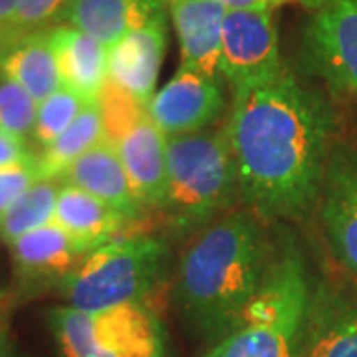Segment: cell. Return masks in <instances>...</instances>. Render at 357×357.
<instances>
[{
  "label": "cell",
  "mask_w": 357,
  "mask_h": 357,
  "mask_svg": "<svg viewBox=\"0 0 357 357\" xmlns=\"http://www.w3.org/2000/svg\"><path fill=\"white\" fill-rule=\"evenodd\" d=\"M302 357H357V292L328 282L312 290Z\"/></svg>",
  "instance_id": "cell-11"
},
{
  "label": "cell",
  "mask_w": 357,
  "mask_h": 357,
  "mask_svg": "<svg viewBox=\"0 0 357 357\" xmlns=\"http://www.w3.org/2000/svg\"><path fill=\"white\" fill-rule=\"evenodd\" d=\"M225 131L241 199L258 217H296L318 199L332 115L288 68L264 84L236 89Z\"/></svg>",
  "instance_id": "cell-1"
},
{
  "label": "cell",
  "mask_w": 357,
  "mask_h": 357,
  "mask_svg": "<svg viewBox=\"0 0 357 357\" xmlns=\"http://www.w3.org/2000/svg\"><path fill=\"white\" fill-rule=\"evenodd\" d=\"M10 250L14 268L26 284H60L84 258L72 236L56 222L20 236Z\"/></svg>",
  "instance_id": "cell-19"
},
{
  "label": "cell",
  "mask_w": 357,
  "mask_h": 357,
  "mask_svg": "<svg viewBox=\"0 0 357 357\" xmlns=\"http://www.w3.org/2000/svg\"><path fill=\"white\" fill-rule=\"evenodd\" d=\"M284 68L272 10H229L220 40V76L232 91L264 84Z\"/></svg>",
  "instance_id": "cell-8"
},
{
  "label": "cell",
  "mask_w": 357,
  "mask_h": 357,
  "mask_svg": "<svg viewBox=\"0 0 357 357\" xmlns=\"http://www.w3.org/2000/svg\"><path fill=\"white\" fill-rule=\"evenodd\" d=\"M60 189V178H40L28 191L22 192L13 206L0 217L2 241L13 244L28 232L54 222Z\"/></svg>",
  "instance_id": "cell-22"
},
{
  "label": "cell",
  "mask_w": 357,
  "mask_h": 357,
  "mask_svg": "<svg viewBox=\"0 0 357 357\" xmlns=\"http://www.w3.org/2000/svg\"><path fill=\"white\" fill-rule=\"evenodd\" d=\"M38 103L20 84L0 74V129L26 139L32 135Z\"/></svg>",
  "instance_id": "cell-24"
},
{
  "label": "cell",
  "mask_w": 357,
  "mask_h": 357,
  "mask_svg": "<svg viewBox=\"0 0 357 357\" xmlns=\"http://www.w3.org/2000/svg\"><path fill=\"white\" fill-rule=\"evenodd\" d=\"M50 328L62 357H165L163 326L147 304L103 312L56 307Z\"/></svg>",
  "instance_id": "cell-6"
},
{
  "label": "cell",
  "mask_w": 357,
  "mask_h": 357,
  "mask_svg": "<svg viewBox=\"0 0 357 357\" xmlns=\"http://www.w3.org/2000/svg\"><path fill=\"white\" fill-rule=\"evenodd\" d=\"M167 246L149 234L117 236L86 255L60 282L68 306L103 312L123 304H147L165 264Z\"/></svg>",
  "instance_id": "cell-5"
},
{
  "label": "cell",
  "mask_w": 357,
  "mask_h": 357,
  "mask_svg": "<svg viewBox=\"0 0 357 357\" xmlns=\"http://www.w3.org/2000/svg\"><path fill=\"white\" fill-rule=\"evenodd\" d=\"M18 4H20V0H0V24H6L13 20Z\"/></svg>",
  "instance_id": "cell-31"
},
{
  "label": "cell",
  "mask_w": 357,
  "mask_h": 357,
  "mask_svg": "<svg viewBox=\"0 0 357 357\" xmlns=\"http://www.w3.org/2000/svg\"><path fill=\"white\" fill-rule=\"evenodd\" d=\"M62 86L74 89L86 103L100 102L107 82V46L74 26L48 28Z\"/></svg>",
  "instance_id": "cell-16"
},
{
  "label": "cell",
  "mask_w": 357,
  "mask_h": 357,
  "mask_svg": "<svg viewBox=\"0 0 357 357\" xmlns=\"http://www.w3.org/2000/svg\"><path fill=\"white\" fill-rule=\"evenodd\" d=\"M163 10H167L165 0H70L60 22L112 48Z\"/></svg>",
  "instance_id": "cell-17"
},
{
  "label": "cell",
  "mask_w": 357,
  "mask_h": 357,
  "mask_svg": "<svg viewBox=\"0 0 357 357\" xmlns=\"http://www.w3.org/2000/svg\"><path fill=\"white\" fill-rule=\"evenodd\" d=\"M284 2H298V4H302V6H306L307 10H316L318 6L324 4V0H274L276 6H280Z\"/></svg>",
  "instance_id": "cell-32"
},
{
  "label": "cell",
  "mask_w": 357,
  "mask_h": 357,
  "mask_svg": "<svg viewBox=\"0 0 357 357\" xmlns=\"http://www.w3.org/2000/svg\"><path fill=\"white\" fill-rule=\"evenodd\" d=\"M68 2L70 0H20L10 24L24 36L48 30V26L60 22Z\"/></svg>",
  "instance_id": "cell-25"
},
{
  "label": "cell",
  "mask_w": 357,
  "mask_h": 357,
  "mask_svg": "<svg viewBox=\"0 0 357 357\" xmlns=\"http://www.w3.org/2000/svg\"><path fill=\"white\" fill-rule=\"evenodd\" d=\"M102 141H105L102 105L100 102L86 103L74 123L36 155L40 178H60L76 159Z\"/></svg>",
  "instance_id": "cell-21"
},
{
  "label": "cell",
  "mask_w": 357,
  "mask_h": 357,
  "mask_svg": "<svg viewBox=\"0 0 357 357\" xmlns=\"http://www.w3.org/2000/svg\"><path fill=\"white\" fill-rule=\"evenodd\" d=\"M60 181L98 197L129 220L139 217L143 211L131 189L126 167L109 141H102L76 159L66 169Z\"/></svg>",
  "instance_id": "cell-15"
},
{
  "label": "cell",
  "mask_w": 357,
  "mask_h": 357,
  "mask_svg": "<svg viewBox=\"0 0 357 357\" xmlns=\"http://www.w3.org/2000/svg\"><path fill=\"white\" fill-rule=\"evenodd\" d=\"M310 298L302 252L284 238L260 290L204 357H302Z\"/></svg>",
  "instance_id": "cell-3"
},
{
  "label": "cell",
  "mask_w": 357,
  "mask_h": 357,
  "mask_svg": "<svg viewBox=\"0 0 357 357\" xmlns=\"http://www.w3.org/2000/svg\"><path fill=\"white\" fill-rule=\"evenodd\" d=\"M0 357L13 356V340H10V306L0 296Z\"/></svg>",
  "instance_id": "cell-28"
},
{
  "label": "cell",
  "mask_w": 357,
  "mask_h": 357,
  "mask_svg": "<svg viewBox=\"0 0 357 357\" xmlns=\"http://www.w3.org/2000/svg\"><path fill=\"white\" fill-rule=\"evenodd\" d=\"M112 145L141 206H161L167 181V137L149 114L145 112Z\"/></svg>",
  "instance_id": "cell-14"
},
{
  "label": "cell",
  "mask_w": 357,
  "mask_h": 357,
  "mask_svg": "<svg viewBox=\"0 0 357 357\" xmlns=\"http://www.w3.org/2000/svg\"><path fill=\"white\" fill-rule=\"evenodd\" d=\"M302 52L333 89L357 98V0H324L312 10Z\"/></svg>",
  "instance_id": "cell-7"
},
{
  "label": "cell",
  "mask_w": 357,
  "mask_h": 357,
  "mask_svg": "<svg viewBox=\"0 0 357 357\" xmlns=\"http://www.w3.org/2000/svg\"><path fill=\"white\" fill-rule=\"evenodd\" d=\"M167 50V10L126 34L107 50V79L143 105L157 91Z\"/></svg>",
  "instance_id": "cell-10"
},
{
  "label": "cell",
  "mask_w": 357,
  "mask_h": 357,
  "mask_svg": "<svg viewBox=\"0 0 357 357\" xmlns=\"http://www.w3.org/2000/svg\"><path fill=\"white\" fill-rule=\"evenodd\" d=\"M222 82L191 68H178L177 74L155 91L147 103V114L165 137L203 131L222 115Z\"/></svg>",
  "instance_id": "cell-9"
},
{
  "label": "cell",
  "mask_w": 357,
  "mask_h": 357,
  "mask_svg": "<svg viewBox=\"0 0 357 357\" xmlns=\"http://www.w3.org/2000/svg\"><path fill=\"white\" fill-rule=\"evenodd\" d=\"M32 155L26 147V139L14 135L6 129H0V169L2 167L16 165L30 159Z\"/></svg>",
  "instance_id": "cell-27"
},
{
  "label": "cell",
  "mask_w": 357,
  "mask_h": 357,
  "mask_svg": "<svg viewBox=\"0 0 357 357\" xmlns=\"http://www.w3.org/2000/svg\"><path fill=\"white\" fill-rule=\"evenodd\" d=\"M22 38H24V34H20L10 22L0 24V68H2V62L6 60V56L10 54V50Z\"/></svg>",
  "instance_id": "cell-29"
},
{
  "label": "cell",
  "mask_w": 357,
  "mask_h": 357,
  "mask_svg": "<svg viewBox=\"0 0 357 357\" xmlns=\"http://www.w3.org/2000/svg\"><path fill=\"white\" fill-rule=\"evenodd\" d=\"M321 218L337 258L357 276V155H330L321 185Z\"/></svg>",
  "instance_id": "cell-12"
},
{
  "label": "cell",
  "mask_w": 357,
  "mask_h": 357,
  "mask_svg": "<svg viewBox=\"0 0 357 357\" xmlns=\"http://www.w3.org/2000/svg\"><path fill=\"white\" fill-rule=\"evenodd\" d=\"M54 222L72 236L82 255L86 256L103 244L115 241L131 220L98 197L74 185L62 183Z\"/></svg>",
  "instance_id": "cell-18"
},
{
  "label": "cell",
  "mask_w": 357,
  "mask_h": 357,
  "mask_svg": "<svg viewBox=\"0 0 357 357\" xmlns=\"http://www.w3.org/2000/svg\"><path fill=\"white\" fill-rule=\"evenodd\" d=\"M262 217L243 208L192 238L178 260L175 298L183 316L208 340H220L260 290L276 255Z\"/></svg>",
  "instance_id": "cell-2"
},
{
  "label": "cell",
  "mask_w": 357,
  "mask_h": 357,
  "mask_svg": "<svg viewBox=\"0 0 357 357\" xmlns=\"http://www.w3.org/2000/svg\"><path fill=\"white\" fill-rule=\"evenodd\" d=\"M227 10H272L276 8L274 0H215Z\"/></svg>",
  "instance_id": "cell-30"
},
{
  "label": "cell",
  "mask_w": 357,
  "mask_h": 357,
  "mask_svg": "<svg viewBox=\"0 0 357 357\" xmlns=\"http://www.w3.org/2000/svg\"><path fill=\"white\" fill-rule=\"evenodd\" d=\"M36 181H40L36 155L22 163L0 169V217L13 206V203L28 191Z\"/></svg>",
  "instance_id": "cell-26"
},
{
  "label": "cell",
  "mask_w": 357,
  "mask_h": 357,
  "mask_svg": "<svg viewBox=\"0 0 357 357\" xmlns=\"http://www.w3.org/2000/svg\"><path fill=\"white\" fill-rule=\"evenodd\" d=\"M238 197V171L225 129L167 137L165 197L159 208L173 229L203 227Z\"/></svg>",
  "instance_id": "cell-4"
},
{
  "label": "cell",
  "mask_w": 357,
  "mask_h": 357,
  "mask_svg": "<svg viewBox=\"0 0 357 357\" xmlns=\"http://www.w3.org/2000/svg\"><path fill=\"white\" fill-rule=\"evenodd\" d=\"M86 102L77 96L74 89L62 86L48 96L44 102L38 103L36 123L32 131V139L40 145V149L48 147L58 139L66 129L74 123Z\"/></svg>",
  "instance_id": "cell-23"
},
{
  "label": "cell",
  "mask_w": 357,
  "mask_h": 357,
  "mask_svg": "<svg viewBox=\"0 0 357 357\" xmlns=\"http://www.w3.org/2000/svg\"><path fill=\"white\" fill-rule=\"evenodd\" d=\"M177 30L181 68L220 77V40L227 8L215 0H165Z\"/></svg>",
  "instance_id": "cell-13"
},
{
  "label": "cell",
  "mask_w": 357,
  "mask_h": 357,
  "mask_svg": "<svg viewBox=\"0 0 357 357\" xmlns=\"http://www.w3.org/2000/svg\"><path fill=\"white\" fill-rule=\"evenodd\" d=\"M0 74L20 84L36 103L44 102L62 88L58 60L52 48L50 32L40 30L26 34L2 62Z\"/></svg>",
  "instance_id": "cell-20"
}]
</instances>
